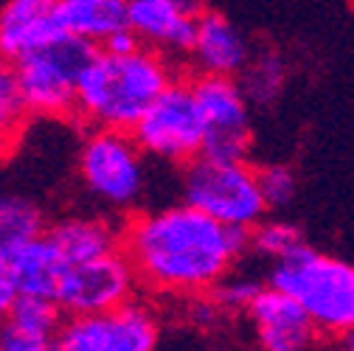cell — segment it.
I'll use <instances>...</instances> for the list:
<instances>
[{
    "label": "cell",
    "mask_w": 354,
    "mask_h": 351,
    "mask_svg": "<svg viewBox=\"0 0 354 351\" xmlns=\"http://www.w3.org/2000/svg\"><path fill=\"white\" fill-rule=\"evenodd\" d=\"M121 250L144 292L194 298L250 256V228L223 225L189 202H174L132 211L121 222Z\"/></svg>",
    "instance_id": "cell-1"
},
{
    "label": "cell",
    "mask_w": 354,
    "mask_h": 351,
    "mask_svg": "<svg viewBox=\"0 0 354 351\" xmlns=\"http://www.w3.org/2000/svg\"><path fill=\"white\" fill-rule=\"evenodd\" d=\"M174 76L171 59L155 48L141 46L132 54L96 48L76 82V118L87 126L132 133Z\"/></svg>",
    "instance_id": "cell-2"
},
{
    "label": "cell",
    "mask_w": 354,
    "mask_h": 351,
    "mask_svg": "<svg viewBox=\"0 0 354 351\" xmlns=\"http://www.w3.org/2000/svg\"><path fill=\"white\" fill-rule=\"evenodd\" d=\"M268 284L292 295L318 334L343 337L354 329V265L313 245H298L270 265Z\"/></svg>",
    "instance_id": "cell-3"
},
{
    "label": "cell",
    "mask_w": 354,
    "mask_h": 351,
    "mask_svg": "<svg viewBox=\"0 0 354 351\" xmlns=\"http://www.w3.org/2000/svg\"><path fill=\"white\" fill-rule=\"evenodd\" d=\"M76 174L84 194L113 214H132L147 191L144 152L132 133L91 126L76 152Z\"/></svg>",
    "instance_id": "cell-4"
},
{
    "label": "cell",
    "mask_w": 354,
    "mask_h": 351,
    "mask_svg": "<svg viewBox=\"0 0 354 351\" xmlns=\"http://www.w3.org/2000/svg\"><path fill=\"white\" fill-rule=\"evenodd\" d=\"M96 46L73 34H57L17 59V84L28 118H76V82Z\"/></svg>",
    "instance_id": "cell-5"
},
{
    "label": "cell",
    "mask_w": 354,
    "mask_h": 351,
    "mask_svg": "<svg viewBox=\"0 0 354 351\" xmlns=\"http://www.w3.org/2000/svg\"><path fill=\"white\" fill-rule=\"evenodd\" d=\"M183 202L234 228H253L268 216L259 174L248 160H214L200 155L183 166Z\"/></svg>",
    "instance_id": "cell-6"
},
{
    "label": "cell",
    "mask_w": 354,
    "mask_h": 351,
    "mask_svg": "<svg viewBox=\"0 0 354 351\" xmlns=\"http://www.w3.org/2000/svg\"><path fill=\"white\" fill-rule=\"evenodd\" d=\"M132 138L144 155L171 166H186L203 155L205 124L192 91V76H174L152 107L132 126Z\"/></svg>",
    "instance_id": "cell-7"
},
{
    "label": "cell",
    "mask_w": 354,
    "mask_h": 351,
    "mask_svg": "<svg viewBox=\"0 0 354 351\" xmlns=\"http://www.w3.org/2000/svg\"><path fill=\"white\" fill-rule=\"evenodd\" d=\"M160 345V318L158 310L132 298L110 312L65 318L54 351H158Z\"/></svg>",
    "instance_id": "cell-8"
},
{
    "label": "cell",
    "mask_w": 354,
    "mask_h": 351,
    "mask_svg": "<svg viewBox=\"0 0 354 351\" xmlns=\"http://www.w3.org/2000/svg\"><path fill=\"white\" fill-rule=\"evenodd\" d=\"M192 91L205 124L203 155L214 160H248L250 152V102L234 76L194 73Z\"/></svg>",
    "instance_id": "cell-9"
},
{
    "label": "cell",
    "mask_w": 354,
    "mask_h": 351,
    "mask_svg": "<svg viewBox=\"0 0 354 351\" xmlns=\"http://www.w3.org/2000/svg\"><path fill=\"white\" fill-rule=\"evenodd\" d=\"M138 290L141 284L129 258L124 256V250H115L91 261L68 265L54 301L59 303L65 318L99 315L138 298Z\"/></svg>",
    "instance_id": "cell-10"
},
{
    "label": "cell",
    "mask_w": 354,
    "mask_h": 351,
    "mask_svg": "<svg viewBox=\"0 0 354 351\" xmlns=\"http://www.w3.org/2000/svg\"><path fill=\"white\" fill-rule=\"evenodd\" d=\"M259 351H306L318 340V329L306 310L284 290L264 284L248 312Z\"/></svg>",
    "instance_id": "cell-11"
},
{
    "label": "cell",
    "mask_w": 354,
    "mask_h": 351,
    "mask_svg": "<svg viewBox=\"0 0 354 351\" xmlns=\"http://www.w3.org/2000/svg\"><path fill=\"white\" fill-rule=\"evenodd\" d=\"M203 12V0H129L127 17L141 46L166 57H186Z\"/></svg>",
    "instance_id": "cell-12"
},
{
    "label": "cell",
    "mask_w": 354,
    "mask_h": 351,
    "mask_svg": "<svg viewBox=\"0 0 354 351\" xmlns=\"http://www.w3.org/2000/svg\"><path fill=\"white\" fill-rule=\"evenodd\" d=\"M248 37L219 12L205 9L197 20V34L192 42V51L186 54L194 73L208 76H239L250 59Z\"/></svg>",
    "instance_id": "cell-13"
},
{
    "label": "cell",
    "mask_w": 354,
    "mask_h": 351,
    "mask_svg": "<svg viewBox=\"0 0 354 351\" xmlns=\"http://www.w3.org/2000/svg\"><path fill=\"white\" fill-rule=\"evenodd\" d=\"M57 34V0H0V54L6 59H23Z\"/></svg>",
    "instance_id": "cell-14"
},
{
    "label": "cell",
    "mask_w": 354,
    "mask_h": 351,
    "mask_svg": "<svg viewBox=\"0 0 354 351\" xmlns=\"http://www.w3.org/2000/svg\"><path fill=\"white\" fill-rule=\"evenodd\" d=\"M46 234L54 239L68 265L91 261L121 250V222L104 214H71L48 222Z\"/></svg>",
    "instance_id": "cell-15"
},
{
    "label": "cell",
    "mask_w": 354,
    "mask_h": 351,
    "mask_svg": "<svg viewBox=\"0 0 354 351\" xmlns=\"http://www.w3.org/2000/svg\"><path fill=\"white\" fill-rule=\"evenodd\" d=\"M9 258H12V273L20 295L57 298L59 281L68 270V261L48 234L34 236L23 247H17Z\"/></svg>",
    "instance_id": "cell-16"
},
{
    "label": "cell",
    "mask_w": 354,
    "mask_h": 351,
    "mask_svg": "<svg viewBox=\"0 0 354 351\" xmlns=\"http://www.w3.org/2000/svg\"><path fill=\"white\" fill-rule=\"evenodd\" d=\"M129 0H57V23L65 34L93 42L99 48L107 37L129 26Z\"/></svg>",
    "instance_id": "cell-17"
},
{
    "label": "cell",
    "mask_w": 354,
    "mask_h": 351,
    "mask_svg": "<svg viewBox=\"0 0 354 351\" xmlns=\"http://www.w3.org/2000/svg\"><path fill=\"white\" fill-rule=\"evenodd\" d=\"M65 315L54 298H39V295H20L12 310L0 318V332H9L15 337L39 340V343H54Z\"/></svg>",
    "instance_id": "cell-18"
},
{
    "label": "cell",
    "mask_w": 354,
    "mask_h": 351,
    "mask_svg": "<svg viewBox=\"0 0 354 351\" xmlns=\"http://www.w3.org/2000/svg\"><path fill=\"white\" fill-rule=\"evenodd\" d=\"M46 211L34 197L3 191L0 194V256H12L17 247L46 234Z\"/></svg>",
    "instance_id": "cell-19"
},
{
    "label": "cell",
    "mask_w": 354,
    "mask_h": 351,
    "mask_svg": "<svg viewBox=\"0 0 354 351\" xmlns=\"http://www.w3.org/2000/svg\"><path fill=\"white\" fill-rule=\"evenodd\" d=\"M236 79L242 84L250 107L253 104L264 107V104H273L281 96L284 82H287V65L276 51H259V54H250L245 70Z\"/></svg>",
    "instance_id": "cell-20"
},
{
    "label": "cell",
    "mask_w": 354,
    "mask_h": 351,
    "mask_svg": "<svg viewBox=\"0 0 354 351\" xmlns=\"http://www.w3.org/2000/svg\"><path fill=\"white\" fill-rule=\"evenodd\" d=\"M304 231L290 222V219H268L264 216L259 225L250 228V256L264 261H279L281 256L292 253L298 245H304Z\"/></svg>",
    "instance_id": "cell-21"
},
{
    "label": "cell",
    "mask_w": 354,
    "mask_h": 351,
    "mask_svg": "<svg viewBox=\"0 0 354 351\" xmlns=\"http://www.w3.org/2000/svg\"><path fill=\"white\" fill-rule=\"evenodd\" d=\"M268 284V281H259L256 276H236V273H228L225 278H219L208 298L223 310L225 315H239V312H248L250 301L259 295V290Z\"/></svg>",
    "instance_id": "cell-22"
},
{
    "label": "cell",
    "mask_w": 354,
    "mask_h": 351,
    "mask_svg": "<svg viewBox=\"0 0 354 351\" xmlns=\"http://www.w3.org/2000/svg\"><path fill=\"white\" fill-rule=\"evenodd\" d=\"M26 121H28V115H26V107L20 99L17 65L0 54V129L20 135Z\"/></svg>",
    "instance_id": "cell-23"
},
{
    "label": "cell",
    "mask_w": 354,
    "mask_h": 351,
    "mask_svg": "<svg viewBox=\"0 0 354 351\" xmlns=\"http://www.w3.org/2000/svg\"><path fill=\"white\" fill-rule=\"evenodd\" d=\"M256 174H259L261 197H264V202H268L270 211L287 208L295 200L298 178H295L292 166H287V163H268V166H259Z\"/></svg>",
    "instance_id": "cell-24"
},
{
    "label": "cell",
    "mask_w": 354,
    "mask_h": 351,
    "mask_svg": "<svg viewBox=\"0 0 354 351\" xmlns=\"http://www.w3.org/2000/svg\"><path fill=\"white\" fill-rule=\"evenodd\" d=\"M17 298H20V290H17V281L12 273V258L0 256V318L12 310V303Z\"/></svg>",
    "instance_id": "cell-25"
},
{
    "label": "cell",
    "mask_w": 354,
    "mask_h": 351,
    "mask_svg": "<svg viewBox=\"0 0 354 351\" xmlns=\"http://www.w3.org/2000/svg\"><path fill=\"white\" fill-rule=\"evenodd\" d=\"M99 48H104V51H110V54H132V51H138V48H141V39H138L136 31L127 26V28L115 31L113 37H107Z\"/></svg>",
    "instance_id": "cell-26"
},
{
    "label": "cell",
    "mask_w": 354,
    "mask_h": 351,
    "mask_svg": "<svg viewBox=\"0 0 354 351\" xmlns=\"http://www.w3.org/2000/svg\"><path fill=\"white\" fill-rule=\"evenodd\" d=\"M17 146V135L15 133H6V129H0V163H3Z\"/></svg>",
    "instance_id": "cell-27"
},
{
    "label": "cell",
    "mask_w": 354,
    "mask_h": 351,
    "mask_svg": "<svg viewBox=\"0 0 354 351\" xmlns=\"http://www.w3.org/2000/svg\"><path fill=\"white\" fill-rule=\"evenodd\" d=\"M340 351H354V329L340 337Z\"/></svg>",
    "instance_id": "cell-28"
}]
</instances>
